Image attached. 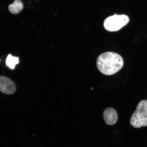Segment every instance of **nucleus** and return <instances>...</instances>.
<instances>
[{"mask_svg":"<svg viewBox=\"0 0 147 147\" xmlns=\"http://www.w3.org/2000/svg\"><path fill=\"white\" fill-rule=\"evenodd\" d=\"M16 87L13 81L7 77L0 76V91L8 95L15 92Z\"/></svg>","mask_w":147,"mask_h":147,"instance_id":"nucleus-4","label":"nucleus"},{"mask_svg":"<svg viewBox=\"0 0 147 147\" xmlns=\"http://www.w3.org/2000/svg\"><path fill=\"white\" fill-rule=\"evenodd\" d=\"M103 117L106 123L109 125H115L117 122V112L113 108H107L104 112Z\"/></svg>","mask_w":147,"mask_h":147,"instance_id":"nucleus-5","label":"nucleus"},{"mask_svg":"<svg viewBox=\"0 0 147 147\" xmlns=\"http://www.w3.org/2000/svg\"><path fill=\"white\" fill-rule=\"evenodd\" d=\"M130 122L131 125L135 128L147 126V100H143L139 102L130 118Z\"/></svg>","mask_w":147,"mask_h":147,"instance_id":"nucleus-2","label":"nucleus"},{"mask_svg":"<svg viewBox=\"0 0 147 147\" xmlns=\"http://www.w3.org/2000/svg\"><path fill=\"white\" fill-rule=\"evenodd\" d=\"M23 7L21 0H15L13 4L9 5V10L12 14H17L22 10Z\"/></svg>","mask_w":147,"mask_h":147,"instance_id":"nucleus-6","label":"nucleus"},{"mask_svg":"<svg viewBox=\"0 0 147 147\" xmlns=\"http://www.w3.org/2000/svg\"><path fill=\"white\" fill-rule=\"evenodd\" d=\"M129 21V18L125 15L115 14L105 20L104 26L109 32H117L127 24Z\"/></svg>","mask_w":147,"mask_h":147,"instance_id":"nucleus-3","label":"nucleus"},{"mask_svg":"<svg viewBox=\"0 0 147 147\" xmlns=\"http://www.w3.org/2000/svg\"><path fill=\"white\" fill-rule=\"evenodd\" d=\"M96 64L97 69L102 74L111 75L122 68L124 61L120 55L115 53L107 52L102 53L98 57Z\"/></svg>","mask_w":147,"mask_h":147,"instance_id":"nucleus-1","label":"nucleus"},{"mask_svg":"<svg viewBox=\"0 0 147 147\" xmlns=\"http://www.w3.org/2000/svg\"><path fill=\"white\" fill-rule=\"evenodd\" d=\"M19 58L17 57L12 56L9 54L7 57L6 60V65L10 69H14L16 64L19 63Z\"/></svg>","mask_w":147,"mask_h":147,"instance_id":"nucleus-7","label":"nucleus"}]
</instances>
